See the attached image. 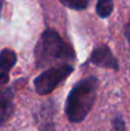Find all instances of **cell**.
<instances>
[{
	"mask_svg": "<svg viewBox=\"0 0 130 131\" xmlns=\"http://www.w3.org/2000/svg\"><path fill=\"white\" fill-rule=\"evenodd\" d=\"M98 79L93 76L81 79L74 85L66 101V114L70 122H82L93 106Z\"/></svg>",
	"mask_w": 130,
	"mask_h": 131,
	"instance_id": "cell-1",
	"label": "cell"
},
{
	"mask_svg": "<svg viewBox=\"0 0 130 131\" xmlns=\"http://www.w3.org/2000/svg\"><path fill=\"white\" fill-rule=\"evenodd\" d=\"M74 59V52L54 30L43 32L35 48V60L39 68H45L57 62H67Z\"/></svg>",
	"mask_w": 130,
	"mask_h": 131,
	"instance_id": "cell-2",
	"label": "cell"
},
{
	"mask_svg": "<svg viewBox=\"0 0 130 131\" xmlns=\"http://www.w3.org/2000/svg\"><path fill=\"white\" fill-rule=\"evenodd\" d=\"M73 71L70 64H63L53 67L40 74L35 79V88L38 94L45 95L51 93L62 81L67 78Z\"/></svg>",
	"mask_w": 130,
	"mask_h": 131,
	"instance_id": "cell-3",
	"label": "cell"
},
{
	"mask_svg": "<svg viewBox=\"0 0 130 131\" xmlns=\"http://www.w3.org/2000/svg\"><path fill=\"white\" fill-rule=\"evenodd\" d=\"M90 61L98 67L114 70L119 69L117 60L115 59V57L112 54L111 50L106 45H101L99 47L94 48V51L91 54V58H90Z\"/></svg>",
	"mask_w": 130,
	"mask_h": 131,
	"instance_id": "cell-4",
	"label": "cell"
},
{
	"mask_svg": "<svg viewBox=\"0 0 130 131\" xmlns=\"http://www.w3.org/2000/svg\"><path fill=\"white\" fill-rule=\"evenodd\" d=\"M13 92L9 89L0 91V125L5 124L14 111Z\"/></svg>",
	"mask_w": 130,
	"mask_h": 131,
	"instance_id": "cell-5",
	"label": "cell"
},
{
	"mask_svg": "<svg viewBox=\"0 0 130 131\" xmlns=\"http://www.w3.org/2000/svg\"><path fill=\"white\" fill-rule=\"evenodd\" d=\"M16 63V54L12 50H4L0 53V84L8 81V71Z\"/></svg>",
	"mask_w": 130,
	"mask_h": 131,
	"instance_id": "cell-6",
	"label": "cell"
},
{
	"mask_svg": "<svg viewBox=\"0 0 130 131\" xmlns=\"http://www.w3.org/2000/svg\"><path fill=\"white\" fill-rule=\"evenodd\" d=\"M96 12L100 17H107L113 12V0H98Z\"/></svg>",
	"mask_w": 130,
	"mask_h": 131,
	"instance_id": "cell-7",
	"label": "cell"
},
{
	"mask_svg": "<svg viewBox=\"0 0 130 131\" xmlns=\"http://www.w3.org/2000/svg\"><path fill=\"white\" fill-rule=\"evenodd\" d=\"M60 1L64 6L69 7L71 9H76V10L86 8L88 4H89V0H60Z\"/></svg>",
	"mask_w": 130,
	"mask_h": 131,
	"instance_id": "cell-8",
	"label": "cell"
},
{
	"mask_svg": "<svg viewBox=\"0 0 130 131\" xmlns=\"http://www.w3.org/2000/svg\"><path fill=\"white\" fill-rule=\"evenodd\" d=\"M113 127L116 131H123L124 130V122L121 118V116H117L113 120Z\"/></svg>",
	"mask_w": 130,
	"mask_h": 131,
	"instance_id": "cell-9",
	"label": "cell"
},
{
	"mask_svg": "<svg viewBox=\"0 0 130 131\" xmlns=\"http://www.w3.org/2000/svg\"><path fill=\"white\" fill-rule=\"evenodd\" d=\"M124 35H126L127 39H128V41L130 43V20H129L128 24L126 25V28H124Z\"/></svg>",
	"mask_w": 130,
	"mask_h": 131,
	"instance_id": "cell-10",
	"label": "cell"
},
{
	"mask_svg": "<svg viewBox=\"0 0 130 131\" xmlns=\"http://www.w3.org/2000/svg\"><path fill=\"white\" fill-rule=\"evenodd\" d=\"M2 2H4V0H0V13H1V7H2Z\"/></svg>",
	"mask_w": 130,
	"mask_h": 131,
	"instance_id": "cell-11",
	"label": "cell"
}]
</instances>
